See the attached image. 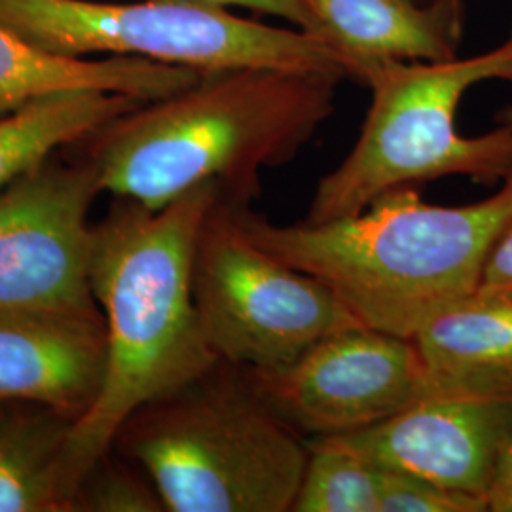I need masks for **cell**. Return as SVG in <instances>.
Masks as SVG:
<instances>
[{"label": "cell", "mask_w": 512, "mask_h": 512, "mask_svg": "<svg viewBox=\"0 0 512 512\" xmlns=\"http://www.w3.org/2000/svg\"><path fill=\"white\" fill-rule=\"evenodd\" d=\"M497 124H503V126H509L512 129V105L505 107L497 114Z\"/></svg>", "instance_id": "cell-23"}, {"label": "cell", "mask_w": 512, "mask_h": 512, "mask_svg": "<svg viewBox=\"0 0 512 512\" xmlns=\"http://www.w3.org/2000/svg\"><path fill=\"white\" fill-rule=\"evenodd\" d=\"M200 76L139 57L59 54L0 23V116L61 93H122L154 101L183 90Z\"/></svg>", "instance_id": "cell-13"}, {"label": "cell", "mask_w": 512, "mask_h": 512, "mask_svg": "<svg viewBox=\"0 0 512 512\" xmlns=\"http://www.w3.org/2000/svg\"><path fill=\"white\" fill-rule=\"evenodd\" d=\"M238 217L258 245L325 283L361 325L414 338L478 289L512 219V173L490 198L456 207L423 202L403 186L357 215L317 224H274L251 203H238Z\"/></svg>", "instance_id": "cell-3"}, {"label": "cell", "mask_w": 512, "mask_h": 512, "mask_svg": "<svg viewBox=\"0 0 512 512\" xmlns=\"http://www.w3.org/2000/svg\"><path fill=\"white\" fill-rule=\"evenodd\" d=\"M224 192L194 249L192 289L203 334L219 359L270 370L334 332L361 325L319 279L279 260L247 234Z\"/></svg>", "instance_id": "cell-7"}, {"label": "cell", "mask_w": 512, "mask_h": 512, "mask_svg": "<svg viewBox=\"0 0 512 512\" xmlns=\"http://www.w3.org/2000/svg\"><path fill=\"white\" fill-rule=\"evenodd\" d=\"M488 507L492 512H512V423L497 465L494 486L488 495Z\"/></svg>", "instance_id": "cell-22"}, {"label": "cell", "mask_w": 512, "mask_h": 512, "mask_svg": "<svg viewBox=\"0 0 512 512\" xmlns=\"http://www.w3.org/2000/svg\"><path fill=\"white\" fill-rule=\"evenodd\" d=\"M435 395L512 399V294H467L412 338Z\"/></svg>", "instance_id": "cell-14"}, {"label": "cell", "mask_w": 512, "mask_h": 512, "mask_svg": "<svg viewBox=\"0 0 512 512\" xmlns=\"http://www.w3.org/2000/svg\"><path fill=\"white\" fill-rule=\"evenodd\" d=\"M478 291L512 294V219L488 255Z\"/></svg>", "instance_id": "cell-21"}, {"label": "cell", "mask_w": 512, "mask_h": 512, "mask_svg": "<svg viewBox=\"0 0 512 512\" xmlns=\"http://www.w3.org/2000/svg\"><path fill=\"white\" fill-rule=\"evenodd\" d=\"M101 194L80 152L55 154L0 190V311L97 306L90 213Z\"/></svg>", "instance_id": "cell-8"}, {"label": "cell", "mask_w": 512, "mask_h": 512, "mask_svg": "<svg viewBox=\"0 0 512 512\" xmlns=\"http://www.w3.org/2000/svg\"><path fill=\"white\" fill-rule=\"evenodd\" d=\"M110 450L150 476L165 512H293L310 440L275 412L249 366L219 359L137 408Z\"/></svg>", "instance_id": "cell-4"}, {"label": "cell", "mask_w": 512, "mask_h": 512, "mask_svg": "<svg viewBox=\"0 0 512 512\" xmlns=\"http://www.w3.org/2000/svg\"><path fill=\"white\" fill-rule=\"evenodd\" d=\"M73 425L46 406L0 401V512H73L65 463Z\"/></svg>", "instance_id": "cell-15"}, {"label": "cell", "mask_w": 512, "mask_h": 512, "mask_svg": "<svg viewBox=\"0 0 512 512\" xmlns=\"http://www.w3.org/2000/svg\"><path fill=\"white\" fill-rule=\"evenodd\" d=\"M293 512H382L380 467L329 440H310Z\"/></svg>", "instance_id": "cell-17"}, {"label": "cell", "mask_w": 512, "mask_h": 512, "mask_svg": "<svg viewBox=\"0 0 512 512\" xmlns=\"http://www.w3.org/2000/svg\"><path fill=\"white\" fill-rule=\"evenodd\" d=\"M342 74L236 69L114 118L73 145L101 192L162 209L207 183L253 203L262 173L293 162L336 110Z\"/></svg>", "instance_id": "cell-1"}, {"label": "cell", "mask_w": 512, "mask_h": 512, "mask_svg": "<svg viewBox=\"0 0 512 512\" xmlns=\"http://www.w3.org/2000/svg\"><path fill=\"white\" fill-rule=\"evenodd\" d=\"M382 512H486L488 503L427 478L380 467Z\"/></svg>", "instance_id": "cell-19"}, {"label": "cell", "mask_w": 512, "mask_h": 512, "mask_svg": "<svg viewBox=\"0 0 512 512\" xmlns=\"http://www.w3.org/2000/svg\"><path fill=\"white\" fill-rule=\"evenodd\" d=\"M511 423L512 399L435 395L372 427L321 440L488 503Z\"/></svg>", "instance_id": "cell-10"}, {"label": "cell", "mask_w": 512, "mask_h": 512, "mask_svg": "<svg viewBox=\"0 0 512 512\" xmlns=\"http://www.w3.org/2000/svg\"><path fill=\"white\" fill-rule=\"evenodd\" d=\"M222 192L220 184H202L156 211L112 198L107 217L95 222L90 283L105 321L107 365L67 444L73 495L137 408L219 361L196 310L192 264L203 219Z\"/></svg>", "instance_id": "cell-2"}, {"label": "cell", "mask_w": 512, "mask_h": 512, "mask_svg": "<svg viewBox=\"0 0 512 512\" xmlns=\"http://www.w3.org/2000/svg\"><path fill=\"white\" fill-rule=\"evenodd\" d=\"M317 35L340 55L349 78L391 61L458 57L463 0H302Z\"/></svg>", "instance_id": "cell-12"}, {"label": "cell", "mask_w": 512, "mask_h": 512, "mask_svg": "<svg viewBox=\"0 0 512 512\" xmlns=\"http://www.w3.org/2000/svg\"><path fill=\"white\" fill-rule=\"evenodd\" d=\"M107 334L97 306L0 311V401L80 420L105 378Z\"/></svg>", "instance_id": "cell-11"}, {"label": "cell", "mask_w": 512, "mask_h": 512, "mask_svg": "<svg viewBox=\"0 0 512 512\" xmlns=\"http://www.w3.org/2000/svg\"><path fill=\"white\" fill-rule=\"evenodd\" d=\"M251 372L275 412L308 440L361 431L435 397L414 340L365 325L330 334L289 365Z\"/></svg>", "instance_id": "cell-9"}, {"label": "cell", "mask_w": 512, "mask_h": 512, "mask_svg": "<svg viewBox=\"0 0 512 512\" xmlns=\"http://www.w3.org/2000/svg\"><path fill=\"white\" fill-rule=\"evenodd\" d=\"M490 80H512V29L488 52L444 61H391L366 71L370 109L348 156L315 188L304 222L351 217L385 192L444 177L476 183L512 173V129L463 135L458 110L465 93Z\"/></svg>", "instance_id": "cell-5"}, {"label": "cell", "mask_w": 512, "mask_h": 512, "mask_svg": "<svg viewBox=\"0 0 512 512\" xmlns=\"http://www.w3.org/2000/svg\"><path fill=\"white\" fill-rule=\"evenodd\" d=\"M73 512H165V505L150 476L110 450L78 482Z\"/></svg>", "instance_id": "cell-18"}, {"label": "cell", "mask_w": 512, "mask_h": 512, "mask_svg": "<svg viewBox=\"0 0 512 512\" xmlns=\"http://www.w3.org/2000/svg\"><path fill=\"white\" fill-rule=\"evenodd\" d=\"M0 23L59 54L139 57L200 74L291 69L349 78L325 40L196 0H0Z\"/></svg>", "instance_id": "cell-6"}, {"label": "cell", "mask_w": 512, "mask_h": 512, "mask_svg": "<svg viewBox=\"0 0 512 512\" xmlns=\"http://www.w3.org/2000/svg\"><path fill=\"white\" fill-rule=\"evenodd\" d=\"M141 103L122 93H61L0 116V190Z\"/></svg>", "instance_id": "cell-16"}, {"label": "cell", "mask_w": 512, "mask_h": 512, "mask_svg": "<svg viewBox=\"0 0 512 512\" xmlns=\"http://www.w3.org/2000/svg\"><path fill=\"white\" fill-rule=\"evenodd\" d=\"M196 2L219 4L226 8H239V10H249L253 14L281 18L296 29H302L306 33L319 37L310 10L302 0H196Z\"/></svg>", "instance_id": "cell-20"}]
</instances>
